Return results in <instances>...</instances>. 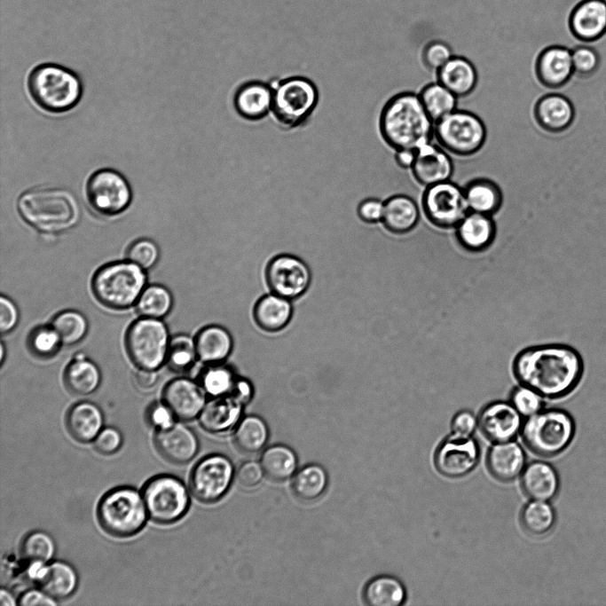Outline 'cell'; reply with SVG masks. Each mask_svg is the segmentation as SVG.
<instances>
[{
    "instance_id": "1",
    "label": "cell",
    "mask_w": 606,
    "mask_h": 606,
    "mask_svg": "<svg viewBox=\"0 0 606 606\" xmlns=\"http://www.w3.org/2000/svg\"><path fill=\"white\" fill-rule=\"evenodd\" d=\"M512 374L545 399H560L572 393L582 382V355L565 343H543L520 350L512 361Z\"/></svg>"
},
{
    "instance_id": "2",
    "label": "cell",
    "mask_w": 606,
    "mask_h": 606,
    "mask_svg": "<svg viewBox=\"0 0 606 606\" xmlns=\"http://www.w3.org/2000/svg\"><path fill=\"white\" fill-rule=\"evenodd\" d=\"M435 122L423 107L418 94L397 93L384 104L379 128L383 140L393 149H418L432 142Z\"/></svg>"
},
{
    "instance_id": "3",
    "label": "cell",
    "mask_w": 606,
    "mask_h": 606,
    "mask_svg": "<svg viewBox=\"0 0 606 606\" xmlns=\"http://www.w3.org/2000/svg\"><path fill=\"white\" fill-rule=\"evenodd\" d=\"M23 220L44 233H57L75 226L80 218V206L68 189L37 186L25 191L17 201Z\"/></svg>"
},
{
    "instance_id": "4",
    "label": "cell",
    "mask_w": 606,
    "mask_h": 606,
    "mask_svg": "<svg viewBox=\"0 0 606 606\" xmlns=\"http://www.w3.org/2000/svg\"><path fill=\"white\" fill-rule=\"evenodd\" d=\"M28 89L34 102L51 114L74 108L83 95V84L72 70L52 63L41 64L30 72Z\"/></svg>"
},
{
    "instance_id": "5",
    "label": "cell",
    "mask_w": 606,
    "mask_h": 606,
    "mask_svg": "<svg viewBox=\"0 0 606 606\" xmlns=\"http://www.w3.org/2000/svg\"><path fill=\"white\" fill-rule=\"evenodd\" d=\"M145 271L128 259L109 263L93 275V294L107 308L126 310L137 303L146 288Z\"/></svg>"
},
{
    "instance_id": "6",
    "label": "cell",
    "mask_w": 606,
    "mask_h": 606,
    "mask_svg": "<svg viewBox=\"0 0 606 606\" xmlns=\"http://www.w3.org/2000/svg\"><path fill=\"white\" fill-rule=\"evenodd\" d=\"M97 515L101 527L119 538L138 533L149 517L143 494L130 486L107 492L98 502Z\"/></svg>"
},
{
    "instance_id": "7",
    "label": "cell",
    "mask_w": 606,
    "mask_h": 606,
    "mask_svg": "<svg viewBox=\"0 0 606 606\" xmlns=\"http://www.w3.org/2000/svg\"><path fill=\"white\" fill-rule=\"evenodd\" d=\"M574 433L573 418L559 408H543L526 418L521 429L527 448L542 457L560 454L569 446Z\"/></svg>"
},
{
    "instance_id": "8",
    "label": "cell",
    "mask_w": 606,
    "mask_h": 606,
    "mask_svg": "<svg viewBox=\"0 0 606 606\" xmlns=\"http://www.w3.org/2000/svg\"><path fill=\"white\" fill-rule=\"evenodd\" d=\"M272 113L285 129L303 125L319 103L316 84L303 76H292L272 86Z\"/></svg>"
},
{
    "instance_id": "9",
    "label": "cell",
    "mask_w": 606,
    "mask_h": 606,
    "mask_svg": "<svg viewBox=\"0 0 606 606\" xmlns=\"http://www.w3.org/2000/svg\"><path fill=\"white\" fill-rule=\"evenodd\" d=\"M170 340L168 328L160 319L141 317L129 327L125 347L136 366L157 371L166 363Z\"/></svg>"
},
{
    "instance_id": "10",
    "label": "cell",
    "mask_w": 606,
    "mask_h": 606,
    "mask_svg": "<svg viewBox=\"0 0 606 606\" xmlns=\"http://www.w3.org/2000/svg\"><path fill=\"white\" fill-rule=\"evenodd\" d=\"M434 137L447 152L458 156H470L484 146L487 130L478 115L456 109L435 122Z\"/></svg>"
},
{
    "instance_id": "11",
    "label": "cell",
    "mask_w": 606,
    "mask_h": 606,
    "mask_svg": "<svg viewBox=\"0 0 606 606\" xmlns=\"http://www.w3.org/2000/svg\"><path fill=\"white\" fill-rule=\"evenodd\" d=\"M149 517L161 524L174 523L187 512L190 497L186 485L168 474L149 479L142 490Z\"/></svg>"
},
{
    "instance_id": "12",
    "label": "cell",
    "mask_w": 606,
    "mask_h": 606,
    "mask_svg": "<svg viewBox=\"0 0 606 606\" xmlns=\"http://www.w3.org/2000/svg\"><path fill=\"white\" fill-rule=\"evenodd\" d=\"M85 194L91 209L103 216L122 213L132 201V190L127 178L109 168L98 169L90 176Z\"/></svg>"
},
{
    "instance_id": "13",
    "label": "cell",
    "mask_w": 606,
    "mask_h": 606,
    "mask_svg": "<svg viewBox=\"0 0 606 606\" xmlns=\"http://www.w3.org/2000/svg\"><path fill=\"white\" fill-rule=\"evenodd\" d=\"M421 208L427 219L442 229L455 228L469 212L464 188L451 180L427 186Z\"/></svg>"
},
{
    "instance_id": "14",
    "label": "cell",
    "mask_w": 606,
    "mask_h": 606,
    "mask_svg": "<svg viewBox=\"0 0 606 606\" xmlns=\"http://www.w3.org/2000/svg\"><path fill=\"white\" fill-rule=\"evenodd\" d=\"M233 475V464L228 457L209 454L193 467L190 476L191 492L202 503L216 502L228 492Z\"/></svg>"
},
{
    "instance_id": "15",
    "label": "cell",
    "mask_w": 606,
    "mask_h": 606,
    "mask_svg": "<svg viewBox=\"0 0 606 606\" xmlns=\"http://www.w3.org/2000/svg\"><path fill=\"white\" fill-rule=\"evenodd\" d=\"M265 279L271 292L292 301L307 291L311 273L308 265L299 257L281 254L274 256L267 264Z\"/></svg>"
},
{
    "instance_id": "16",
    "label": "cell",
    "mask_w": 606,
    "mask_h": 606,
    "mask_svg": "<svg viewBox=\"0 0 606 606\" xmlns=\"http://www.w3.org/2000/svg\"><path fill=\"white\" fill-rule=\"evenodd\" d=\"M479 457V445L472 436L461 437L451 433L437 448L434 463L442 476L460 478L476 467Z\"/></svg>"
},
{
    "instance_id": "17",
    "label": "cell",
    "mask_w": 606,
    "mask_h": 606,
    "mask_svg": "<svg viewBox=\"0 0 606 606\" xmlns=\"http://www.w3.org/2000/svg\"><path fill=\"white\" fill-rule=\"evenodd\" d=\"M523 419L509 401L495 400L479 412L478 429L492 443L508 442L521 433Z\"/></svg>"
},
{
    "instance_id": "18",
    "label": "cell",
    "mask_w": 606,
    "mask_h": 606,
    "mask_svg": "<svg viewBox=\"0 0 606 606\" xmlns=\"http://www.w3.org/2000/svg\"><path fill=\"white\" fill-rule=\"evenodd\" d=\"M207 396L199 382L180 377L165 386L162 401L177 419L188 421L199 416L208 400Z\"/></svg>"
},
{
    "instance_id": "19",
    "label": "cell",
    "mask_w": 606,
    "mask_h": 606,
    "mask_svg": "<svg viewBox=\"0 0 606 606\" xmlns=\"http://www.w3.org/2000/svg\"><path fill=\"white\" fill-rule=\"evenodd\" d=\"M154 445L163 458L176 464L189 462L199 451L196 434L180 422H175L166 429H157Z\"/></svg>"
},
{
    "instance_id": "20",
    "label": "cell",
    "mask_w": 606,
    "mask_h": 606,
    "mask_svg": "<svg viewBox=\"0 0 606 606\" xmlns=\"http://www.w3.org/2000/svg\"><path fill=\"white\" fill-rule=\"evenodd\" d=\"M453 169V162L447 151L432 142L416 149L411 168L414 179L425 187L450 180Z\"/></svg>"
},
{
    "instance_id": "21",
    "label": "cell",
    "mask_w": 606,
    "mask_h": 606,
    "mask_svg": "<svg viewBox=\"0 0 606 606\" xmlns=\"http://www.w3.org/2000/svg\"><path fill=\"white\" fill-rule=\"evenodd\" d=\"M535 74L539 82L547 88L564 86L574 74L571 50L563 45L543 49L535 62Z\"/></svg>"
},
{
    "instance_id": "22",
    "label": "cell",
    "mask_w": 606,
    "mask_h": 606,
    "mask_svg": "<svg viewBox=\"0 0 606 606\" xmlns=\"http://www.w3.org/2000/svg\"><path fill=\"white\" fill-rule=\"evenodd\" d=\"M569 28L578 40L590 43L606 33V1L582 0L571 12Z\"/></svg>"
},
{
    "instance_id": "23",
    "label": "cell",
    "mask_w": 606,
    "mask_h": 606,
    "mask_svg": "<svg viewBox=\"0 0 606 606\" xmlns=\"http://www.w3.org/2000/svg\"><path fill=\"white\" fill-rule=\"evenodd\" d=\"M526 465L525 453L514 440L493 443L486 454L490 474L500 482H511L521 476Z\"/></svg>"
},
{
    "instance_id": "24",
    "label": "cell",
    "mask_w": 606,
    "mask_h": 606,
    "mask_svg": "<svg viewBox=\"0 0 606 606\" xmlns=\"http://www.w3.org/2000/svg\"><path fill=\"white\" fill-rule=\"evenodd\" d=\"M243 407L230 395L210 397L198 416L199 423L209 433H225L238 424Z\"/></svg>"
},
{
    "instance_id": "25",
    "label": "cell",
    "mask_w": 606,
    "mask_h": 606,
    "mask_svg": "<svg viewBox=\"0 0 606 606\" xmlns=\"http://www.w3.org/2000/svg\"><path fill=\"white\" fill-rule=\"evenodd\" d=\"M272 85L262 81H248L234 93V109L245 120L259 121L272 112Z\"/></svg>"
},
{
    "instance_id": "26",
    "label": "cell",
    "mask_w": 606,
    "mask_h": 606,
    "mask_svg": "<svg viewBox=\"0 0 606 606\" xmlns=\"http://www.w3.org/2000/svg\"><path fill=\"white\" fill-rule=\"evenodd\" d=\"M533 115L538 125L550 133L566 130L573 122L575 110L571 100L558 93H549L535 103Z\"/></svg>"
},
{
    "instance_id": "27",
    "label": "cell",
    "mask_w": 606,
    "mask_h": 606,
    "mask_svg": "<svg viewBox=\"0 0 606 606\" xmlns=\"http://www.w3.org/2000/svg\"><path fill=\"white\" fill-rule=\"evenodd\" d=\"M454 229L459 244L469 252L486 250L496 236V224L492 216L472 211Z\"/></svg>"
},
{
    "instance_id": "28",
    "label": "cell",
    "mask_w": 606,
    "mask_h": 606,
    "mask_svg": "<svg viewBox=\"0 0 606 606\" xmlns=\"http://www.w3.org/2000/svg\"><path fill=\"white\" fill-rule=\"evenodd\" d=\"M520 477L521 487L531 500L549 501L558 492V474L546 461L535 460L527 464Z\"/></svg>"
},
{
    "instance_id": "29",
    "label": "cell",
    "mask_w": 606,
    "mask_h": 606,
    "mask_svg": "<svg viewBox=\"0 0 606 606\" xmlns=\"http://www.w3.org/2000/svg\"><path fill=\"white\" fill-rule=\"evenodd\" d=\"M437 82L458 98L471 94L478 82L474 64L465 57L453 56L437 71Z\"/></svg>"
},
{
    "instance_id": "30",
    "label": "cell",
    "mask_w": 606,
    "mask_h": 606,
    "mask_svg": "<svg viewBox=\"0 0 606 606\" xmlns=\"http://www.w3.org/2000/svg\"><path fill=\"white\" fill-rule=\"evenodd\" d=\"M194 341L198 359L205 365L225 362L233 347L232 334L219 325L204 327Z\"/></svg>"
},
{
    "instance_id": "31",
    "label": "cell",
    "mask_w": 606,
    "mask_h": 606,
    "mask_svg": "<svg viewBox=\"0 0 606 606\" xmlns=\"http://www.w3.org/2000/svg\"><path fill=\"white\" fill-rule=\"evenodd\" d=\"M293 316L291 300L271 292L260 297L253 309L256 325L266 332H278L286 327Z\"/></svg>"
},
{
    "instance_id": "32",
    "label": "cell",
    "mask_w": 606,
    "mask_h": 606,
    "mask_svg": "<svg viewBox=\"0 0 606 606\" xmlns=\"http://www.w3.org/2000/svg\"><path fill=\"white\" fill-rule=\"evenodd\" d=\"M420 220V209L416 201L405 194H395L384 201L382 220L384 227L394 234H405L413 231Z\"/></svg>"
},
{
    "instance_id": "33",
    "label": "cell",
    "mask_w": 606,
    "mask_h": 606,
    "mask_svg": "<svg viewBox=\"0 0 606 606\" xmlns=\"http://www.w3.org/2000/svg\"><path fill=\"white\" fill-rule=\"evenodd\" d=\"M104 416L94 403L83 401L74 405L67 414V427L71 436L81 443L92 442L103 429Z\"/></svg>"
},
{
    "instance_id": "34",
    "label": "cell",
    "mask_w": 606,
    "mask_h": 606,
    "mask_svg": "<svg viewBox=\"0 0 606 606\" xmlns=\"http://www.w3.org/2000/svg\"><path fill=\"white\" fill-rule=\"evenodd\" d=\"M463 188L469 211L493 216L500 209L502 191L494 181L477 177L470 180Z\"/></svg>"
},
{
    "instance_id": "35",
    "label": "cell",
    "mask_w": 606,
    "mask_h": 606,
    "mask_svg": "<svg viewBox=\"0 0 606 606\" xmlns=\"http://www.w3.org/2000/svg\"><path fill=\"white\" fill-rule=\"evenodd\" d=\"M64 380L70 391L76 395L86 396L98 388L101 374L94 362L90 360L83 352H79L67 366Z\"/></svg>"
},
{
    "instance_id": "36",
    "label": "cell",
    "mask_w": 606,
    "mask_h": 606,
    "mask_svg": "<svg viewBox=\"0 0 606 606\" xmlns=\"http://www.w3.org/2000/svg\"><path fill=\"white\" fill-rule=\"evenodd\" d=\"M363 599L370 606H400L406 600V589L397 578L379 575L366 583Z\"/></svg>"
},
{
    "instance_id": "37",
    "label": "cell",
    "mask_w": 606,
    "mask_h": 606,
    "mask_svg": "<svg viewBox=\"0 0 606 606\" xmlns=\"http://www.w3.org/2000/svg\"><path fill=\"white\" fill-rule=\"evenodd\" d=\"M78 583V574L71 564L64 561H54L48 563L46 571L38 585L48 594L59 601L71 596L75 592Z\"/></svg>"
},
{
    "instance_id": "38",
    "label": "cell",
    "mask_w": 606,
    "mask_h": 606,
    "mask_svg": "<svg viewBox=\"0 0 606 606\" xmlns=\"http://www.w3.org/2000/svg\"><path fill=\"white\" fill-rule=\"evenodd\" d=\"M297 457L290 447L274 445L262 453L260 464L264 475L275 482H283L294 476L297 468Z\"/></svg>"
},
{
    "instance_id": "39",
    "label": "cell",
    "mask_w": 606,
    "mask_h": 606,
    "mask_svg": "<svg viewBox=\"0 0 606 606\" xmlns=\"http://www.w3.org/2000/svg\"><path fill=\"white\" fill-rule=\"evenodd\" d=\"M234 444L242 453L253 454L260 452L269 438V429L258 415H247L235 426Z\"/></svg>"
},
{
    "instance_id": "40",
    "label": "cell",
    "mask_w": 606,
    "mask_h": 606,
    "mask_svg": "<svg viewBox=\"0 0 606 606\" xmlns=\"http://www.w3.org/2000/svg\"><path fill=\"white\" fill-rule=\"evenodd\" d=\"M328 483L327 471L319 464H308L295 472L292 481L294 494L303 501H313L325 492Z\"/></svg>"
},
{
    "instance_id": "41",
    "label": "cell",
    "mask_w": 606,
    "mask_h": 606,
    "mask_svg": "<svg viewBox=\"0 0 606 606\" xmlns=\"http://www.w3.org/2000/svg\"><path fill=\"white\" fill-rule=\"evenodd\" d=\"M239 374L225 362L209 364L199 375V383L210 397L230 395Z\"/></svg>"
},
{
    "instance_id": "42",
    "label": "cell",
    "mask_w": 606,
    "mask_h": 606,
    "mask_svg": "<svg viewBox=\"0 0 606 606\" xmlns=\"http://www.w3.org/2000/svg\"><path fill=\"white\" fill-rule=\"evenodd\" d=\"M418 95L434 122L457 109L458 97L438 82L425 85Z\"/></svg>"
},
{
    "instance_id": "43",
    "label": "cell",
    "mask_w": 606,
    "mask_h": 606,
    "mask_svg": "<svg viewBox=\"0 0 606 606\" xmlns=\"http://www.w3.org/2000/svg\"><path fill=\"white\" fill-rule=\"evenodd\" d=\"M520 522L531 535L543 536L554 527L555 512L548 501L531 500L523 508Z\"/></svg>"
},
{
    "instance_id": "44",
    "label": "cell",
    "mask_w": 606,
    "mask_h": 606,
    "mask_svg": "<svg viewBox=\"0 0 606 606\" xmlns=\"http://www.w3.org/2000/svg\"><path fill=\"white\" fill-rule=\"evenodd\" d=\"M172 303V295L166 287L151 285L141 293L136 308L142 317L161 319L170 311Z\"/></svg>"
},
{
    "instance_id": "45",
    "label": "cell",
    "mask_w": 606,
    "mask_h": 606,
    "mask_svg": "<svg viewBox=\"0 0 606 606\" xmlns=\"http://www.w3.org/2000/svg\"><path fill=\"white\" fill-rule=\"evenodd\" d=\"M51 326L56 330L62 344L65 345L78 343L88 331L86 318L81 312L74 310L64 311L57 314Z\"/></svg>"
},
{
    "instance_id": "46",
    "label": "cell",
    "mask_w": 606,
    "mask_h": 606,
    "mask_svg": "<svg viewBox=\"0 0 606 606\" xmlns=\"http://www.w3.org/2000/svg\"><path fill=\"white\" fill-rule=\"evenodd\" d=\"M198 359L194 338L178 334L171 338L166 364L176 373H185L194 366Z\"/></svg>"
},
{
    "instance_id": "47",
    "label": "cell",
    "mask_w": 606,
    "mask_h": 606,
    "mask_svg": "<svg viewBox=\"0 0 606 606\" xmlns=\"http://www.w3.org/2000/svg\"><path fill=\"white\" fill-rule=\"evenodd\" d=\"M20 551L22 556L28 562L49 563L55 555L56 545L49 533L43 531H34L23 539Z\"/></svg>"
},
{
    "instance_id": "48",
    "label": "cell",
    "mask_w": 606,
    "mask_h": 606,
    "mask_svg": "<svg viewBox=\"0 0 606 606\" xmlns=\"http://www.w3.org/2000/svg\"><path fill=\"white\" fill-rule=\"evenodd\" d=\"M508 401L523 418L539 413L545 405V398L539 392L522 383L512 389Z\"/></svg>"
},
{
    "instance_id": "49",
    "label": "cell",
    "mask_w": 606,
    "mask_h": 606,
    "mask_svg": "<svg viewBox=\"0 0 606 606\" xmlns=\"http://www.w3.org/2000/svg\"><path fill=\"white\" fill-rule=\"evenodd\" d=\"M61 343L59 335L51 326L35 328L28 339L31 351L41 358H49L55 355Z\"/></svg>"
},
{
    "instance_id": "50",
    "label": "cell",
    "mask_w": 606,
    "mask_h": 606,
    "mask_svg": "<svg viewBox=\"0 0 606 606\" xmlns=\"http://www.w3.org/2000/svg\"><path fill=\"white\" fill-rule=\"evenodd\" d=\"M159 256L158 246L149 239H139L134 241L127 251V259L144 270L151 269L156 264Z\"/></svg>"
},
{
    "instance_id": "51",
    "label": "cell",
    "mask_w": 606,
    "mask_h": 606,
    "mask_svg": "<svg viewBox=\"0 0 606 606\" xmlns=\"http://www.w3.org/2000/svg\"><path fill=\"white\" fill-rule=\"evenodd\" d=\"M574 73L581 77L593 75L599 68L598 52L589 46H578L571 50Z\"/></svg>"
},
{
    "instance_id": "52",
    "label": "cell",
    "mask_w": 606,
    "mask_h": 606,
    "mask_svg": "<svg viewBox=\"0 0 606 606\" xmlns=\"http://www.w3.org/2000/svg\"><path fill=\"white\" fill-rule=\"evenodd\" d=\"M453 50L445 42L434 41L426 45L422 51V61L427 68L437 72L452 57Z\"/></svg>"
},
{
    "instance_id": "53",
    "label": "cell",
    "mask_w": 606,
    "mask_h": 606,
    "mask_svg": "<svg viewBox=\"0 0 606 606\" xmlns=\"http://www.w3.org/2000/svg\"><path fill=\"white\" fill-rule=\"evenodd\" d=\"M96 450L102 454H113L116 453L122 445V436L121 432L112 427L104 428L93 440Z\"/></svg>"
},
{
    "instance_id": "54",
    "label": "cell",
    "mask_w": 606,
    "mask_h": 606,
    "mask_svg": "<svg viewBox=\"0 0 606 606\" xmlns=\"http://www.w3.org/2000/svg\"><path fill=\"white\" fill-rule=\"evenodd\" d=\"M477 428V415L469 410L459 411L451 421L452 433L457 436L471 437Z\"/></svg>"
},
{
    "instance_id": "55",
    "label": "cell",
    "mask_w": 606,
    "mask_h": 606,
    "mask_svg": "<svg viewBox=\"0 0 606 606\" xmlns=\"http://www.w3.org/2000/svg\"><path fill=\"white\" fill-rule=\"evenodd\" d=\"M384 212V201L376 198H367L359 202L357 213L365 223L376 224L382 222Z\"/></svg>"
},
{
    "instance_id": "56",
    "label": "cell",
    "mask_w": 606,
    "mask_h": 606,
    "mask_svg": "<svg viewBox=\"0 0 606 606\" xmlns=\"http://www.w3.org/2000/svg\"><path fill=\"white\" fill-rule=\"evenodd\" d=\"M148 422L157 429H166L175 423L177 419L169 407L162 403H154L147 410Z\"/></svg>"
},
{
    "instance_id": "57",
    "label": "cell",
    "mask_w": 606,
    "mask_h": 606,
    "mask_svg": "<svg viewBox=\"0 0 606 606\" xmlns=\"http://www.w3.org/2000/svg\"><path fill=\"white\" fill-rule=\"evenodd\" d=\"M264 475V472L261 464L251 460L240 466L236 473V479L240 485L251 488L261 483Z\"/></svg>"
},
{
    "instance_id": "58",
    "label": "cell",
    "mask_w": 606,
    "mask_h": 606,
    "mask_svg": "<svg viewBox=\"0 0 606 606\" xmlns=\"http://www.w3.org/2000/svg\"><path fill=\"white\" fill-rule=\"evenodd\" d=\"M19 321V311L15 303L8 297H0V331L7 334L12 331Z\"/></svg>"
},
{
    "instance_id": "59",
    "label": "cell",
    "mask_w": 606,
    "mask_h": 606,
    "mask_svg": "<svg viewBox=\"0 0 606 606\" xmlns=\"http://www.w3.org/2000/svg\"><path fill=\"white\" fill-rule=\"evenodd\" d=\"M18 604L22 606L32 605H56L58 601L48 594L41 587L39 589H29L23 593L18 599Z\"/></svg>"
},
{
    "instance_id": "60",
    "label": "cell",
    "mask_w": 606,
    "mask_h": 606,
    "mask_svg": "<svg viewBox=\"0 0 606 606\" xmlns=\"http://www.w3.org/2000/svg\"><path fill=\"white\" fill-rule=\"evenodd\" d=\"M230 396L242 405L249 403L254 396L253 383L247 378L239 376Z\"/></svg>"
},
{
    "instance_id": "61",
    "label": "cell",
    "mask_w": 606,
    "mask_h": 606,
    "mask_svg": "<svg viewBox=\"0 0 606 606\" xmlns=\"http://www.w3.org/2000/svg\"><path fill=\"white\" fill-rule=\"evenodd\" d=\"M135 380L137 384L142 389L153 387L158 380L155 370L140 369L136 373Z\"/></svg>"
},
{
    "instance_id": "62",
    "label": "cell",
    "mask_w": 606,
    "mask_h": 606,
    "mask_svg": "<svg viewBox=\"0 0 606 606\" xmlns=\"http://www.w3.org/2000/svg\"><path fill=\"white\" fill-rule=\"evenodd\" d=\"M416 157L414 149H399L396 151L395 161L402 169H411Z\"/></svg>"
},
{
    "instance_id": "63",
    "label": "cell",
    "mask_w": 606,
    "mask_h": 606,
    "mask_svg": "<svg viewBox=\"0 0 606 606\" xmlns=\"http://www.w3.org/2000/svg\"><path fill=\"white\" fill-rule=\"evenodd\" d=\"M0 603L3 606H14L18 604V601L10 591L2 588L0 591Z\"/></svg>"
},
{
    "instance_id": "64",
    "label": "cell",
    "mask_w": 606,
    "mask_h": 606,
    "mask_svg": "<svg viewBox=\"0 0 606 606\" xmlns=\"http://www.w3.org/2000/svg\"><path fill=\"white\" fill-rule=\"evenodd\" d=\"M4 352H5L4 345V343L2 342V343H1V356H0V362H1V364H3V362H4Z\"/></svg>"
}]
</instances>
